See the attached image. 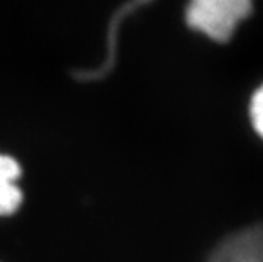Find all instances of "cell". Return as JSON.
<instances>
[{"mask_svg": "<svg viewBox=\"0 0 263 262\" xmlns=\"http://www.w3.org/2000/svg\"><path fill=\"white\" fill-rule=\"evenodd\" d=\"M253 10V0H189L187 24L209 40L224 43Z\"/></svg>", "mask_w": 263, "mask_h": 262, "instance_id": "6da1fadb", "label": "cell"}, {"mask_svg": "<svg viewBox=\"0 0 263 262\" xmlns=\"http://www.w3.org/2000/svg\"><path fill=\"white\" fill-rule=\"evenodd\" d=\"M207 262H263V226H246L228 235L216 245Z\"/></svg>", "mask_w": 263, "mask_h": 262, "instance_id": "7a4b0ae2", "label": "cell"}, {"mask_svg": "<svg viewBox=\"0 0 263 262\" xmlns=\"http://www.w3.org/2000/svg\"><path fill=\"white\" fill-rule=\"evenodd\" d=\"M22 167L14 157L0 153V218L15 215L24 204L21 187Z\"/></svg>", "mask_w": 263, "mask_h": 262, "instance_id": "3957f363", "label": "cell"}, {"mask_svg": "<svg viewBox=\"0 0 263 262\" xmlns=\"http://www.w3.org/2000/svg\"><path fill=\"white\" fill-rule=\"evenodd\" d=\"M250 119L251 126L263 140V85L253 94L250 102Z\"/></svg>", "mask_w": 263, "mask_h": 262, "instance_id": "277c9868", "label": "cell"}]
</instances>
